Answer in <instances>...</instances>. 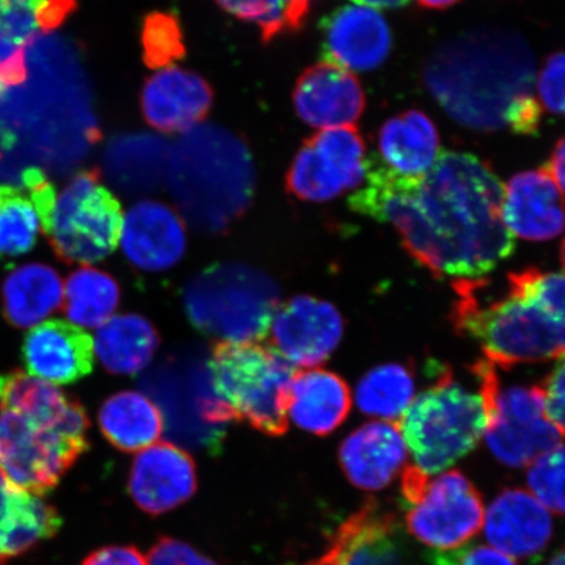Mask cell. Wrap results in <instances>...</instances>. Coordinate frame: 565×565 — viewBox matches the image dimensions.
<instances>
[{"label":"cell","mask_w":565,"mask_h":565,"mask_svg":"<svg viewBox=\"0 0 565 565\" xmlns=\"http://www.w3.org/2000/svg\"><path fill=\"white\" fill-rule=\"evenodd\" d=\"M294 365L259 342H221L212 351L210 384L228 420L239 419L266 435L288 429Z\"/></svg>","instance_id":"6"},{"label":"cell","mask_w":565,"mask_h":565,"mask_svg":"<svg viewBox=\"0 0 565 565\" xmlns=\"http://www.w3.org/2000/svg\"><path fill=\"white\" fill-rule=\"evenodd\" d=\"M83 565H148V562L137 547L108 546L96 550Z\"/></svg>","instance_id":"44"},{"label":"cell","mask_w":565,"mask_h":565,"mask_svg":"<svg viewBox=\"0 0 565 565\" xmlns=\"http://www.w3.org/2000/svg\"><path fill=\"white\" fill-rule=\"evenodd\" d=\"M483 525L493 548L519 559L541 555L553 535L546 508L532 493L519 489L505 490L493 500Z\"/></svg>","instance_id":"21"},{"label":"cell","mask_w":565,"mask_h":565,"mask_svg":"<svg viewBox=\"0 0 565 565\" xmlns=\"http://www.w3.org/2000/svg\"><path fill=\"white\" fill-rule=\"evenodd\" d=\"M527 484L547 511L565 515V447L543 455L530 466Z\"/></svg>","instance_id":"38"},{"label":"cell","mask_w":565,"mask_h":565,"mask_svg":"<svg viewBox=\"0 0 565 565\" xmlns=\"http://www.w3.org/2000/svg\"><path fill=\"white\" fill-rule=\"evenodd\" d=\"M530 294L545 307L565 328V277L530 267L515 271Z\"/></svg>","instance_id":"39"},{"label":"cell","mask_w":565,"mask_h":565,"mask_svg":"<svg viewBox=\"0 0 565 565\" xmlns=\"http://www.w3.org/2000/svg\"><path fill=\"white\" fill-rule=\"evenodd\" d=\"M548 565H565V548L562 550Z\"/></svg>","instance_id":"48"},{"label":"cell","mask_w":565,"mask_h":565,"mask_svg":"<svg viewBox=\"0 0 565 565\" xmlns=\"http://www.w3.org/2000/svg\"><path fill=\"white\" fill-rule=\"evenodd\" d=\"M360 6H370L374 9L395 10L405 7L409 0H352Z\"/></svg>","instance_id":"46"},{"label":"cell","mask_w":565,"mask_h":565,"mask_svg":"<svg viewBox=\"0 0 565 565\" xmlns=\"http://www.w3.org/2000/svg\"><path fill=\"white\" fill-rule=\"evenodd\" d=\"M225 11L259 28L264 40L298 30L312 0H217Z\"/></svg>","instance_id":"36"},{"label":"cell","mask_w":565,"mask_h":565,"mask_svg":"<svg viewBox=\"0 0 565 565\" xmlns=\"http://www.w3.org/2000/svg\"><path fill=\"white\" fill-rule=\"evenodd\" d=\"M194 459L172 443L140 450L129 476V492L141 511L159 515L186 503L196 491Z\"/></svg>","instance_id":"14"},{"label":"cell","mask_w":565,"mask_h":565,"mask_svg":"<svg viewBox=\"0 0 565 565\" xmlns=\"http://www.w3.org/2000/svg\"><path fill=\"white\" fill-rule=\"evenodd\" d=\"M407 459V447L398 422H371L353 430L339 448L345 477L364 491L391 484Z\"/></svg>","instance_id":"19"},{"label":"cell","mask_w":565,"mask_h":565,"mask_svg":"<svg viewBox=\"0 0 565 565\" xmlns=\"http://www.w3.org/2000/svg\"><path fill=\"white\" fill-rule=\"evenodd\" d=\"M141 42L146 65L151 68L171 67L185 54L179 21L169 13L154 12L146 19Z\"/></svg>","instance_id":"37"},{"label":"cell","mask_w":565,"mask_h":565,"mask_svg":"<svg viewBox=\"0 0 565 565\" xmlns=\"http://www.w3.org/2000/svg\"><path fill=\"white\" fill-rule=\"evenodd\" d=\"M0 408L26 416L76 440L87 441L88 418L60 386L15 372L0 376Z\"/></svg>","instance_id":"25"},{"label":"cell","mask_w":565,"mask_h":565,"mask_svg":"<svg viewBox=\"0 0 565 565\" xmlns=\"http://www.w3.org/2000/svg\"><path fill=\"white\" fill-rule=\"evenodd\" d=\"M140 100L146 121L154 129L183 134L207 116L212 92L201 76L171 66L147 81Z\"/></svg>","instance_id":"20"},{"label":"cell","mask_w":565,"mask_h":565,"mask_svg":"<svg viewBox=\"0 0 565 565\" xmlns=\"http://www.w3.org/2000/svg\"><path fill=\"white\" fill-rule=\"evenodd\" d=\"M562 265H563L564 273H565V239L562 245Z\"/></svg>","instance_id":"49"},{"label":"cell","mask_w":565,"mask_h":565,"mask_svg":"<svg viewBox=\"0 0 565 565\" xmlns=\"http://www.w3.org/2000/svg\"><path fill=\"white\" fill-rule=\"evenodd\" d=\"M401 490L408 532L424 545L461 547L484 524L482 497L462 472L448 471L430 479L416 466H408Z\"/></svg>","instance_id":"10"},{"label":"cell","mask_w":565,"mask_h":565,"mask_svg":"<svg viewBox=\"0 0 565 565\" xmlns=\"http://www.w3.org/2000/svg\"><path fill=\"white\" fill-rule=\"evenodd\" d=\"M148 565H218L192 546L173 539H160L148 553Z\"/></svg>","instance_id":"42"},{"label":"cell","mask_w":565,"mask_h":565,"mask_svg":"<svg viewBox=\"0 0 565 565\" xmlns=\"http://www.w3.org/2000/svg\"><path fill=\"white\" fill-rule=\"evenodd\" d=\"M42 233L41 212L28 189L0 185V258L26 256Z\"/></svg>","instance_id":"35"},{"label":"cell","mask_w":565,"mask_h":565,"mask_svg":"<svg viewBox=\"0 0 565 565\" xmlns=\"http://www.w3.org/2000/svg\"><path fill=\"white\" fill-rule=\"evenodd\" d=\"M65 278L45 260H26L13 266L2 285V306L13 327L30 331L62 312Z\"/></svg>","instance_id":"24"},{"label":"cell","mask_w":565,"mask_h":565,"mask_svg":"<svg viewBox=\"0 0 565 565\" xmlns=\"http://www.w3.org/2000/svg\"><path fill=\"white\" fill-rule=\"evenodd\" d=\"M323 62L348 71H371L392 51V33L380 12L344 6L321 21Z\"/></svg>","instance_id":"16"},{"label":"cell","mask_w":565,"mask_h":565,"mask_svg":"<svg viewBox=\"0 0 565 565\" xmlns=\"http://www.w3.org/2000/svg\"><path fill=\"white\" fill-rule=\"evenodd\" d=\"M302 565H310L309 563L302 564Z\"/></svg>","instance_id":"50"},{"label":"cell","mask_w":565,"mask_h":565,"mask_svg":"<svg viewBox=\"0 0 565 565\" xmlns=\"http://www.w3.org/2000/svg\"><path fill=\"white\" fill-rule=\"evenodd\" d=\"M167 180L190 221L198 227L223 228L250 202L252 157L230 131L198 125L171 147Z\"/></svg>","instance_id":"4"},{"label":"cell","mask_w":565,"mask_h":565,"mask_svg":"<svg viewBox=\"0 0 565 565\" xmlns=\"http://www.w3.org/2000/svg\"><path fill=\"white\" fill-rule=\"evenodd\" d=\"M353 211L391 223L416 263L436 277L477 279L514 250L503 218L504 186L472 154L447 152L423 179L370 162Z\"/></svg>","instance_id":"1"},{"label":"cell","mask_w":565,"mask_h":565,"mask_svg":"<svg viewBox=\"0 0 565 565\" xmlns=\"http://www.w3.org/2000/svg\"><path fill=\"white\" fill-rule=\"evenodd\" d=\"M539 94L547 110L565 117V51L547 60L540 75Z\"/></svg>","instance_id":"40"},{"label":"cell","mask_w":565,"mask_h":565,"mask_svg":"<svg viewBox=\"0 0 565 565\" xmlns=\"http://www.w3.org/2000/svg\"><path fill=\"white\" fill-rule=\"evenodd\" d=\"M121 288L109 273L95 265L77 266L65 279L62 312L82 331L96 330L116 315Z\"/></svg>","instance_id":"31"},{"label":"cell","mask_w":565,"mask_h":565,"mask_svg":"<svg viewBox=\"0 0 565 565\" xmlns=\"http://www.w3.org/2000/svg\"><path fill=\"white\" fill-rule=\"evenodd\" d=\"M118 245L126 259L139 270L167 271L186 252L185 223L166 203L140 201L126 212Z\"/></svg>","instance_id":"15"},{"label":"cell","mask_w":565,"mask_h":565,"mask_svg":"<svg viewBox=\"0 0 565 565\" xmlns=\"http://www.w3.org/2000/svg\"><path fill=\"white\" fill-rule=\"evenodd\" d=\"M451 321L458 334L475 339L489 363L513 366L565 355V328L508 274L503 294L492 295L490 280L456 279Z\"/></svg>","instance_id":"3"},{"label":"cell","mask_w":565,"mask_h":565,"mask_svg":"<svg viewBox=\"0 0 565 565\" xmlns=\"http://www.w3.org/2000/svg\"><path fill=\"white\" fill-rule=\"evenodd\" d=\"M61 526V515L53 505L0 475V565L52 540Z\"/></svg>","instance_id":"26"},{"label":"cell","mask_w":565,"mask_h":565,"mask_svg":"<svg viewBox=\"0 0 565 565\" xmlns=\"http://www.w3.org/2000/svg\"><path fill=\"white\" fill-rule=\"evenodd\" d=\"M75 10V0H0V41L19 47L62 25Z\"/></svg>","instance_id":"34"},{"label":"cell","mask_w":565,"mask_h":565,"mask_svg":"<svg viewBox=\"0 0 565 565\" xmlns=\"http://www.w3.org/2000/svg\"><path fill=\"white\" fill-rule=\"evenodd\" d=\"M415 394V380L407 365L388 363L366 372L359 381L355 399L365 415L393 422L401 419Z\"/></svg>","instance_id":"33"},{"label":"cell","mask_w":565,"mask_h":565,"mask_svg":"<svg viewBox=\"0 0 565 565\" xmlns=\"http://www.w3.org/2000/svg\"><path fill=\"white\" fill-rule=\"evenodd\" d=\"M397 521L376 501H366L337 530L310 565H401Z\"/></svg>","instance_id":"22"},{"label":"cell","mask_w":565,"mask_h":565,"mask_svg":"<svg viewBox=\"0 0 565 565\" xmlns=\"http://www.w3.org/2000/svg\"><path fill=\"white\" fill-rule=\"evenodd\" d=\"M541 387L550 419L565 436V355L557 360L555 369L550 372Z\"/></svg>","instance_id":"43"},{"label":"cell","mask_w":565,"mask_h":565,"mask_svg":"<svg viewBox=\"0 0 565 565\" xmlns=\"http://www.w3.org/2000/svg\"><path fill=\"white\" fill-rule=\"evenodd\" d=\"M418 2L424 9L444 10L457 3L458 0H418Z\"/></svg>","instance_id":"47"},{"label":"cell","mask_w":565,"mask_h":565,"mask_svg":"<svg viewBox=\"0 0 565 565\" xmlns=\"http://www.w3.org/2000/svg\"><path fill=\"white\" fill-rule=\"evenodd\" d=\"M436 381L414 397L399 428L416 468L428 476L450 468L477 447L487 427L482 394L458 383L448 366L436 365Z\"/></svg>","instance_id":"5"},{"label":"cell","mask_w":565,"mask_h":565,"mask_svg":"<svg viewBox=\"0 0 565 565\" xmlns=\"http://www.w3.org/2000/svg\"><path fill=\"white\" fill-rule=\"evenodd\" d=\"M44 233L66 263L89 266L102 263L117 249L122 228V209L96 171L71 179L41 211Z\"/></svg>","instance_id":"8"},{"label":"cell","mask_w":565,"mask_h":565,"mask_svg":"<svg viewBox=\"0 0 565 565\" xmlns=\"http://www.w3.org/2000/svg\"><path fill=\"white\" fill-rule=\"evenodd\" d=\"M271 341L289 364L315 369L333 355L344 334L342 315L333 303L300 295L275 310Z\"/></svg>","instance_id":"13"},{"label":"cell","mask_w":565,"mask_h":565,"mask_svg":"<svg viewBox=\"0 0 565 565\" xmlns=\"http://www.w3.org/2000/svg\"><path fill=\"white\" fill-rule=\"evenodd\" d=\"M94 358L117 376H132L146 369L159 349L153 324L136 313L115 315L95 330Z\"/></svg>","instance_id":"29"},{"label":"cell","mask_w":565,"mask_h":565,"mask_svg":"<svg viewBox=\"0 0 565 565\" xmlns=\"http://www.w3.org/2000/svg\"><path fill=\"white\" fill-rule=\"evenodd\" d=\"M351 405L350 387L338 374L320 369L302 371L292 380L288 419L306 433L327 436L348 419Z\"/></svg>","instance_id":"27"},{"label":"cell","mask_w":565,"mask_h":565,"mask_svg":"<svg viewBox=\"0 0 565 565\" xmlns=\"http://www.w3.org/2000/svg\"><path fill=\"white\" fill-rule=\"evenodd\" d=\"M380 162L388 171L423 179L440 157V139L436 126L419 110L395 116L379 131Z\"/></svg>","instance_id":"28"},{"label":"cell","mask_w":565,"mask_h":565,"mask_svg":"<svg viewBox=\"0 0 565 565\" xmlns=\"http://www.w3.org/2000/svg\"><path fill=\"white\" fill-rule=\"evenodd\" d=\"M424 81L462 126L479 131L508 127L524 136L539 130L534 55L518 34L491 30L459 35L429 56Z\"/></svg>","instance_id":"2"},{"label":"cell","mask_w":565,"mask_h":565,"mask_svg":"<svg viewBox=\"0 0 565 565\" xmlns=\"http://www.w3.org/2000/svg\"><path fill=\"white\" fill-rule=\"evenodd\" d=\"M105 439L122 451H140L159 443L164 416L146 394L126 391L113 394L98 412Z\"/></svg>","instance_id":"30"},{"label":"cell","mask_w":565,"mask_h":565,"mask_svg":"<svg viewBox=\"0 0 565 565\" xmlns=\"http://www.w3.org/2000/svg\"><path fill=\"white\" fill-rule=\"evenodd\" d=\"M369 166L364 140L355 127L321 130L296 154L287 186L302 201L328 202L358 188Z\"/></svg>","instance_id":"12"},{"label":"cell","mask_w":565,"mask_h":565,"mask_svg":"<svg viewBox=\"0 0 565 565\" xmlns=\"http://www.w3.org/2000/svg\"><path fill=\"white\" fill-rule=\"evenodd\" d=\"M429 555L433 565H518L510 556L489 546L435 550Z\"/></svg>","instance_id":"41"},{"label":"cell","mask_w":565,"mask_h":565,"mask_svg":"<svg viewBox=\"0 0 565 565\" xmlns=\"http://www.w3.org/2000/svg\"><path fill=\"white\" fill-rule=\"evenodd\" d=\"M171 147L166 141L148 136L132 134L115 140L108 153L109 173L130 192H148L167 179Z\"/></svg>","instance_id":"32"},{"label":"cell","mask_w":565,"mask_h":565,"mask_svg":"<svg viewBox=\"0 0 565 565\" xmlns=\"http://www.w3.org/2000/svg\"><path fill=\"white\" fill-rule=\"evenodd\" d=\"M294 103L303 122L327 130L355 124L363 115L365 95L350 71L321 62L301 75Z\"/></svg>","instance_id":"17"},{"label":"cell","mask_w":565,"mask_h":565,"mask_svg":"<svg viewBox=\"0 0 565 565\" xmlns=\"http://www.w3.org/2000/svg\"><path fill=\"white\" fill-rule=\"evenodd\" d=\"M508 231L527 242H550L565 228L562 190L545 167L515 174L504 188Z\"/></svg>","instance_id":"18"},{"label":"cell","mask_w":565,"mask_h":565,"mask_svg":"<svg viewBox=\"0 0 565 565\" xmlns=\"http://www.w3.org/2000/svg\"><path fill=\"white\" fill-rule=\"evenodd\" d=\"M487 414L486 443L491 454L510 468H525L562 445L563 434L546 409L541 386L501 388L493 365H472Z\"/></svg>","instance_id":"9"},{"label":"cell","mask_w":565,"mask_h":565,"mask_svg":"<svg viewBox=\"0 0 565 565\" xmlns=\"http://www.w3.org/2000/svg\"><path fill=\"white\" fill-rule=\"evenodd\" d=\"M278 299L275 282L244 265L209 268L183 296L194 327L222 342H259L270 328Z\"/></svg>","instance_id":"7"},{"label":"cell","mask_w":565,"mask_h":565,"mask_svg":"<svg viewBox=\"0 0 565 565\" xmlns=\"http://www.w3.org/2000/svg\"><path fill=\"white\" fill-rule=\"evenodd\" d=\"M26 373L56 386L83 379L94 365L92 339L66 321L52 320L28 331L23 343Z\"/></svg>","instance_id":"23"},{"label":"cell","mask_w":565,"mask_h":565,"mask_svg":"<svg viewBox=\"0 0 565 565\" xmlns=\"http://www.w3.org/2000/svg\"><path fill=\"white\" fill-rule=\"evenodd\" d=\"M86 449V440L0 408V475L21 490L51 491Z\"/></svg>","instance_id":"11"},{"label":"cell","mask_w":565,"mask_h":565,"mask_svg":"<svg viewBox=\"0 0 565 565\" xmlns=\"http://www.w3.org/2000/svg\"><path fill=\"white\" fill-rule=\"evenodd\" d=\"M556 185L565 193V137L557 141L551 159L545 166Z\"/></svg>","instance_id":"45"}]
</instances>
